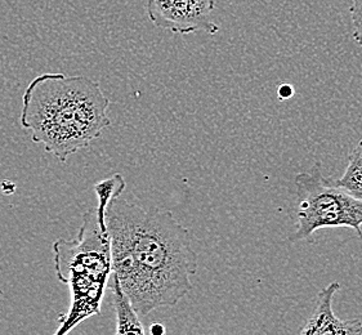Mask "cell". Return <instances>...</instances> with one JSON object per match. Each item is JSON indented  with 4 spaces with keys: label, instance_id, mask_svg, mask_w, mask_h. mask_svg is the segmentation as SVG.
<instances>
[{
    "label": "cell",
    "instance_id": "1",
    "mask_svg": "<svg viewBox=\"0 0 362 335\" xmlns=\"http://www.w3.org/2000/svg\"><path fill=\"white\" fill-rule=\"evenodd\" d=\"M112 275L139 316L177 306L192 290L197 271L194 236L172 211L112 197L106 211Z\"/></svg>",
    "mask_w": 362,
    "mask_h": 335
},
{
    "label": "cell",
    "instance_id": "2",
    "mask_svg": "<svg viewBox=\"0 0 362 335\" xmlns=\"http://www.w3.org/2000/svg\"><path fill=\"white\" fill-rule=\"evenodd\" d=\"M110 100L90 78L47 73L30 81L22 95L20 124L61 163L87 148L111 127Z\"/></svg>",
    "mask_w": 362,
    "mask_h": 335
},
{
    "label": "cell",
    "instance_id": "3",
    "mask_svg": "<svg viewBox=\"0 0 362 335\" xmlns=\"http://www.w3.org/2000/svg\"><path fill=\"white\" fill-rule=\"evenodd\" d=\"M53 262L58 281L67 285L71 294L70 310L58 319L54 334H69L83 321L101 315L112 274L109 231L98 223L95 209L83 214L75 239L54 241Z\"/></svg>",
    "mask_w": 362,
    "mask_h": 335
},
{
    "label": "cell",
    "instance_id": "4",
    "mask_svg": "<svg viewBox=\"0 0 362 335\" xmlns=\"http://www.w3.org/2000/svg\"><path fill=\"white\" fill-rule=\"evenodd\" d=\"M298 191L297 228L291 241L310 239L324 228H352L362 240V200L337 186L316 161L296 175Z\"/></svg>",
    "mask_w": 362,
    "mask_h": 335
},
{
    "label": "cell",
    "instance_id": "5",
    "mask_svg": "<svg viewBox=\"0 0 362 335\" xmlns=\"http://www.w3.org/2000/svg\"><path fill=\"white\" fill-rule=\"evenodd\" d=\"M216 0H147L146 12L150 21L159 29L178 35L203 31L214 35L219 26L211 15Z\"/></svg>",
    "mask_w": 362,
    "mask_h": 335
},
{
    "label": "cell",
    "instance_id": "6",
    "mask_svg": "<svg viewBox=\"0 0 362 335\" xmlns=\"http://www.w3.org/2000/svg\"><path fill=\"white\" fill-rule=\"evenodd\" d=\"M341 290V284L333 281L320 290L315 311L300 330L303 335H349L361 334L362 322L357 319L341 320L333 311V299Z\"/></svg>",
    "mask_w": 362,
    "mask_h": 335
},
{
    "label": "cell",
    "instance_id": "7",
    "mask_svg": "<svg viewBox=\"0 0 362 335\" xmlns=\"http://www.w3.org/2000/svg\"><path fill=\"white\" fill-rule=\"evenodd\" d=\"M110 288L112 292V300L116 314L115 334H145V328L139 320V315L132 305L131 299L124 292L119 280L111 274Z\"/></svg>",
    "mask_w": 362,
    "mask_h": 335
},
{
    "label": "cell",
    "instance_id": "8",
    "mask_svg": "<svg viewBox=\"0 0 362 335\" xmlns=\"http://www.w3.org/2000/svg\"><path fill=\"white\" fill-rule=\"evenodd\" d=\"M334 183L362 200V139L349 155L344 173Z\"/></svg>",
    "mask_w": 362,
    "mask_h": 335
},
{
    "label": "cell",
    "instance_id": "9",
    "mask_svg": "<svg viewBox=\"0 0 362 335\" xmlns=\"http://www.w3.org/2000/svg\"><path fill=\"white\" fill-rule=\"evenodd\" d=\"M351 22H352V37L356 44L362 47V0H351Z\"/></svg>",
    "mask_w": 362,
    "mask_h": 335
},
{
    "label": "cell",
    "instance_id": "10",
    "mask_svg": "<svg viewBox=\"0 0 362 335\" xmlns=\"http://www.w3.org/2000/svg\"><path fill=\"white\" fill-rule=\"evenodd\" d=\"M294 95H296V90H294V87L291 84L284 83L277 88V95H279L280 101H286L289 98H293Z\"/></svg>",
    "mask_w": 362,
    "mask_h": 335
},
{
    "label": "cell",
    "instance_id": "11",
    "mask_svg": "<svg viewBox=\"0 0 362 335\" xmlns=\"http://www.w3.org/2000/svg\"><path fill=\"white\" fill-rule=\"evenodd\" d=\"M150 333L153 335H163L167 333V329L160 322H153V325L150 327Z\"/></svg>",
    "mask_w": 362,
    "mask_h": 335
}]
</instances>
